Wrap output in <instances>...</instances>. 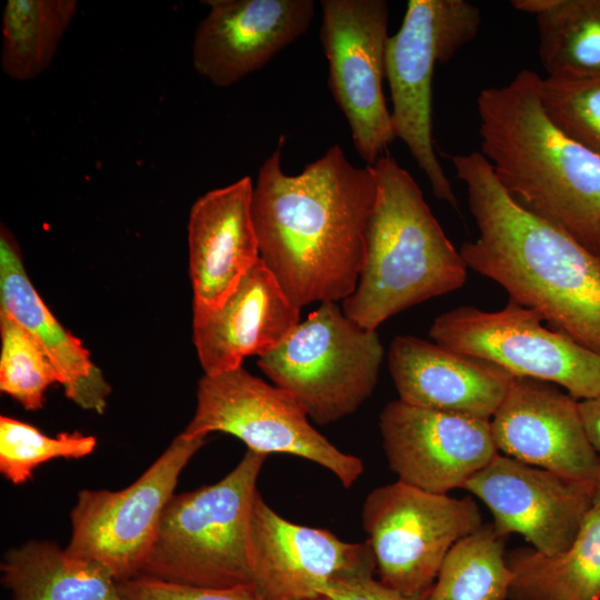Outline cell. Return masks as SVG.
Masks as SVG:
<instances>
[{"mask_svg":"<svg viewBox=\"0 0 600 600\" xmlns=\"http://www.w3.org/2000/svg\"><path fill=\"white\" fill-rule=\"evenodd\" d=\"M281 136L259 169L252 220L260 258L298 308L337 302L358 284L376 203L371 166L357 168L339 144L297 176L281 167Z\"/></svg>","mask_w":600,"mask_h":600,"instance_id":"cell-1","label":"cell"},{"mask_svg":"<svg viewBox=\"0 0 600 600\" xmlns=\"http://www.w3.org/2000/svg\"><path fill=\"white\" fill-rule=\"evenodd\" d=\"M450 160L479 231L460 249L467 267L538 311L551 329L600 353V256L519 203L480 152Z\"/></svg>","mask_w":600,"mask_h":600,"instance_id":"cell-2","label":"cell"},{"mask_svg":"<svg viewBox=\"0 0 600 600\" xmlns=\"http://www.w3.org/2000/svg\"><path fill=\"white\" fill-rule=\"evenodd\" d=\"M540 79L524 69L479 93L480 153L519 203L600 256V157L552 123Z\"/></svg>","mask_w":600,"mask_h":600,"instance_id":"cell-3","label":"cell"},{"mask_svg":"<svg viewBox=\"0 0 600 600\" xmlns=\"http://www.w3.org/2000/svg\"><path fill=\"white\" fill-rule=\"evenodd\" d=\"M371 168L377 198L364 262L341 309L358 326L376 331L392 316L461 288L468 267L411 174L389 153Z\"/></svg>","mask_w":600,"mask_h":600,"instance_id":"cell-4","label":"cell"},{"mask_svg":"<svg viewBox=\"0 0 600 600\" xmlns=\"http://www.w3.org/2000/svg\"><path fill=\"white\" fill-rule=\"evenodd\" d=\"M267 457L247 449L220 481L173 496L140 574L210 588L252 583L251 520Z\"/></svg>","mask_w":600,"mask_h":600,"instance_id":"cell-5","label":"cell"},{"mask_svg":"<svg viewBox=\"0 0 600 600\" xmlns=\"http://www.w3.org/2000/svg\"><path fill=\"white\" fill-rule=\"evenodd\" d=\"M383 359L376 331L322 302L258 367L320 426L354 412L373 392Z\"/></svg>","mask_w":600,"mask_h":600,"instance_id":"cell-6","label":"cell"},{"mask_svg":"<svg viewBox=\"0 0 600 600\" xmlns=\"http://www.w3.org/2000/svg\"><path fill=\"white\" fill-rule=\"evenodd\" d=\"M481 26L479 8L464 0H410L398 32L386 46V78L396 138L408 147L433 194L458 210V200L434 152L432 78L473 40Z\"/></svg>","mask_w":600,"mask_h":600,"instance_id":"cell-7","label":"cell"},{"mask_svg":"<svg viewBox=\"0 0 600 600\" xmlns=\"http://www.w3.org/2000/svg\"><path fill=\"white\" fill-rule=\"evenodd\" d=\"M308 418L291 393L239 367L203 374L194 414L182 433L224 432L259 453H287L312 461L333 473L344 488L352 487L363 473L362 460L338 449Z\"/></svg>","mask_w":600,"mask_h":600,"instance_id":"cell-8","label":"cell"},{"mask_svg":"<svg viewBox=\"0 0 600 600\" xmlns=\"http://www.w3.org/2000/svg\"><path fill=\"white\" fill-rule=\"evenodd\" d=\"M361 518L380 580L410 596L429 593L449 550L483 524L471 497L432 493L400 480L372 490Z\"/></svg>","mask_w":600,"mask_h":600,"instance_id":"cell-9","label":"cell"},{"mask_svg":"<svg viewBox=\"0 0 600 600\" xmlns=\"http://www.w3.org/2000/svg\"><path fill=\"white\" fill-rule=\"evenodd\" d=\"M542 316L511 300L498 311L463 306L434 319L433 342L490 360L513 376L564 388L578 401L600 394V353L547 327Z\"/></svg>","mask_w":600,"mask_h":600,"instance_id":"cell-10","label":"cell"},{"mask_svg":"<svg viewBox=\"0 0 600 600\" xmlns=\"http://www.w3.org/2000/svg\"><path fill=\"white\" fill-rule=\"evenodd\" d=\"M206 442L207 436L181 432L129 487L81 490L70 516L72 533L66 553L107 567L117 582L140 574L179 476Z\"/></svg>","mask_w":600,"mask_h":600,"instance_id":"cell-11","label":"cell"},{"mask_svg":"<svg viewBox=\"0 0 600 600\" xmlns=\"http://www.w3.org/2000/svg\"><path fill=\"white\" fill-rule=\"evenodd\" d=\"M329 88L359 156L373 166L396 139L382 90L389 8L384 0H322Z\"/></svg>","mask_w":600,"mask_h":600,"instance_id":"cell-12","label":"cell"},{"mask_svg":"<svg viewBox=\"0 0 600 600\" xmlns=\"http://www.w3.org/2000/svg\"><path fill=\"white\" fill-rule=\"evenodd\" d=\"M599 481L570 478L498 453L463 489L480 499L502 536L518 533L556 556L574 540Z\"/></svg>","mask_w":600,"mask_h":600,"instance_id":"cell-13","label":"cell"},{"mask_svg":"<svg viewBox=\"0 0 600 600\" xmlns=\"http://www.w3.org/2000/svg\"><path fill=\"white\" fill-rule=\"evenodd\" d=\"M382 444L398 480L448 494L499 453L490 420L394 400L380 413Z\"/></svg>","mask_w":600,"mask_h":600,"instance_id":"cell-14","label":"cell"},{"mask_svg":"<svg viewBox=\"0 0 600 600\" xmlns=\"http://www.w3.org/2000/svg\"><path fill=\"white\" fill-rule=\"evenodd\" d=\"M490 424L499 453L570 478L600 480V459L579 401L556 384L513 376Z\"/></svg>","mask_w":600,"mask_h":600,"instance_id":"cell-15","label":"cell"},{"mask_svg":"<svg viewBox=\"0 0 600 600\" xmlns=\"http://www.w3.org/2000/svg\"><path fill=\"white\" fill-rule=\"evenodd\" d=\"M374 569L367 541L346 542L328 530L293 523L258 493L251 520V577L264 600L316 598L338 576Z\"/></svg>","mask_w":600,"mask_h":600,"instance_id":"cell-16","label":"cell"},{"mask_svg":"<svg viewBox=\"0 0 600 600\" xmlns=\"http://www.w3.org/2000/svg\"><path fill=\"white\" fill-rule=\"evenodd\" d=\"M192 44L198 73L230 87L266 66L308 30L312 0H210Z\"/></svg>","mask_w":600,"mask_h":600,"instance_id":"cell-17","label":"cell"},{"mask_svg":"<svg viewBox=\"0 0 600 600\" xmlns=\"http://www.w3.org/2000/svg\"><path fill=\"white\" fill-rule=\"evenodd\" d=\"M250 177L208 191L188 223L192 314L218 309L260 259Z\"/></svg>","mask_w":600,"mask_h":600,"instance_id":"cell-18","label":"cell"},{"mask_svg":"<svg viewBox=\"0 0 600 600\" xmlns=\"http://www.w3.org/2000/svg\"><path fill=\"white\" fill-rule=\"evenodd\" d=\"M388 366L399 400L420 408L490 420L513 374L503 367L413 336H397Z\"/></svg>","mask_w":600,"mask_h":600,"instance_id":"cell-19","label":"cell"},{"mask_svg":"<svg viewBox=\"0 0 600 600\" xmlns=\"http://www.w3.org/2000/svg\"><path fill=\"white\" fill-rule=\"evenodd\" d=\"M300 323V308L259 261L216 310L192 314V340L204 374L242 367L281 344Z\"/></svg>","mask_w":600,"mask_h":600,"instance_id":"cell-20","label":"cell"},{"mask_svg":"<svg viewBox=\"0 0 600 600\" xmlns=\"http://www.w3.org/2000/svg\"><path fill=\"white\" fill-rule=\"evenodd\" d=\"M0 310L40 344L60 377L64 396L80 408L104 412L111 387L81 340L51 313L30 281L16 238L0 229Z\"/></svg>","mask_w":600,"mask_h":600,"instance_id":"cell-21","label":"cell"},{"mask_svg":"<svg viewBox=\"0 0 600 600\" xmlns=\"http://www.w3.org/2000/svg\"><path fill=\"white\" fill-rule=\"evenodd\" d=\"M509 600H600V480L570 547L556 556L533 548L507 553Z\"/></svg>","mask_w":600,"mask_h":600,"instance_id":"cell-22","label":"cell"},{"mask_svg":"<svg viewBox=\"0 0 600 600\" xmlns=\"http://www.w3.org/2000/svg\"><path fill=\"white\" fill-rule=\"evenodd\" d=\"M10 600H122L111 571L70 558L51 541H28L8 550L0 564Z\"/></svg>","mask_w":600,"mask_h":600,"instance_id":"cell-23","label":"cell"},{"mask_svg":"<svg viewBox=\"0 0 600 600\" xmlns=\"http://www.w3.org/2000/svg\"><path fill=\"white\" fill-rule=\"evenodd\" d=\"M536 17L548 76L600 74V0H514Z\"/></svg>","mask_w":600,"mask_h":600,"instance_id":"cell-24","label":"cell"},{"mask_svg":"<svg viewBox=\"0 0 600 600\" xmlns=\"http://www.w3.org/2000/svg\"><path fill=\"white\" fill-rule=\"evenodd\" d=\"M78 10L76 0H9L2 14L0 62L19 81L40 76L52 62Z\"/></svg>","mask_w":600,"mask_h":600,"instance_id":"cell-25","label":"cell"},{"mask_svg":"<svg viewBox=\"0 0 600 600\" xmlns=\"http://www.w3.org/2000/svg\"><path fill=\"white\" fill-rule=\"evenodd\" d=\"M507 538L489 523L456 542L427 600H507L513 578Z\"/></svg>","mask_w":600,"mask_h":600,"instance_id":"cell-26","label":"cell"},{"mask_svg":"<svg viewBox=\"0 0 600 600\" xmlns=\"http://www.w3.org/2000/svg\"><path fill=\"white\" fill-rule=\"evenodd\" d=\"M0 390L26 410L43 406L44 392L60 377L37 340L0 310Z\"/></svg>","mask_w":600,"mask_h":600,"instance_id":"cell-27","label":"cell"},{"mask_svg":"<svg viewBox=\"0 0 600 600\" xmlns=\"http://www.w3.org/2000/svg\"><path fill=\"white\" fill-rule=\"evenodd\" d=\"M93 436L62 432L49 437L31 424L0 417V472L12 483L22 484L32 478L33 470L52 459H79L92 453Z\"/></svg>","mask_w":600,"mask_h":600,"instance_id":"cell-28","label":"cell"},{"mask_svg":"<svg viewBox=\"0 0 600 600\" xmlns=\"http://www.w3.org/2000/svg\"><path fill=\"white\" fill-rule=\"evenodd\" d=\"M539 94L552 123L600 157V74L547 76Z\"/></svg>","mask_w":600,"mask_h":600,"instance_id":"cell-29","label":"cell"},{"mask_svg":"<svg viewBox=\"0 0 600 600\" xmlns=\"http://www.w3.org/2000/svg\"><path fill=\"white\" fill-rule=\"evenodd\" d=\"M122 600H264L253 583L231 588L182 584L138 574L118 581Z\"/></svg>","mask_w":600,"mask_h":600,"instance_id":"cell-30","label":"cell"},{"mask_svg":"<svg viewBox=\"0 0 600 600\" xmlns=\"http://www.w3.org/2000/svg\"><path fill=\"white\" fill-rule=\"evenodd\" d=\"M374 570L338 576L320 594L331 600H427V594L410 596L373 578Z\"/></svg>","mask_w":600,"mask_h":600,"instance_id":"cell-31","label":"cell"},{"mask_svg":"<svg viewBox=\"0 0 600 600\" xmlns=\"http://www.w3.org/2000/svg\"><path fill=\"white\" fill-rule=\"evenodd\" d=\"M579 408L588 438L600 459V394L579 401Z\"/></svg>","mask_w":600,"mask_h":600,"instance_id":"cell-32","label":"cell"},{"mask_svg":"<svg viewBox=\"0 0 600 600\" xmlns=\"http://www.w3.org/2000/svg\"><path fill=\"white\" fill-rule=\"evenodd\" d=\"M306 600H331L324 596H319V597H316V598H311V599H306Z\"/></svg>","mask_w":600,"mask_h":600,"instance_id":"cell-33","label":"cell"}]
</instances>
